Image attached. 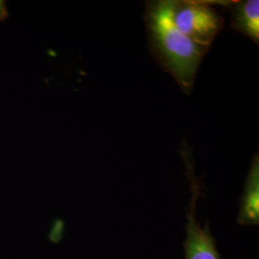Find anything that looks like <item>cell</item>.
Masks as SVG:
<instances>
[{"label":"cell","mask_w":259,"mask_h":259,"mask_svg":"<svg viewBox=\"0 0 259 259\" xmlns=\"http://www.w3.org/2000/svg\"><path fill=\"white\" fill-rule=\"evenodd\" d=\"M144 21L149 50L157 65L190 94L200 64L209 48L199 46L177 29L170 16V0L146 3Z\"/></svg>","instance_id":"obj_1"},{"label":"cell","mask_w":259,"mask_h":259,"mask_svg":"<svg viewBox=\"0 0 259 259\" xmlns=\"http://www.w3.org/2000/svg\"><path fill=\"white\" fill-rule=\"evenodd\" d=\"M170 16L183 35L207 48L224 27L222 16L209 1L170 0Z\"/></svg>","instance_id":"obj_2"},{"label":"cell","mask_w":259,"mask_h":259,"mask_svg":"<svg viewBox=\"0 0 259 259\" xmlns=\"http://www.w3.org/2000/svg\"><path fill=\"white\" fill-rule=\"evenodd\" d=\"M182 156L187 168V177L191 185V200L187 214L186 239L185 241V259H222L217 250L208 225L202 228L196 218V205L201 194L200 181L193 174V166L190 162L191 154L187 145L184 143Z\"/></svg>","instance_id":"obj_3"},{"label":"cell","mask_w":259,"mask_h":259,"mask_svg":"<svg viewBox=\"0 0 259 259\" xmlns=\"http://www.w3.org/2000/svg\"><path fill=\"white\" fill-rule=\"evenodd\" d=\"M232 13V27L259 45V1H222Z\"/></svg>","instance_id":"obj_4"},{"label":"cell","mask_w":259,"mask_h":259,"mask_svg":"<svg viewBox=\"0 0 259 259\" xmlns=\"http://www.w3.org/2000/svg\"><path fill=\"white\" fill-rule=\"evenodd\" d=\"M237 223L244 226L259 224V157L254 155L241 196Z\"/></svg>","instance_id":"obj_5"},{"label":"cell","mask_w":259,"mask_h":259,"mask_svg":"<svg viewBox=\"0 0 259 259\" xmlns=\"http://www.w3.org/2000/svg\"><path fill=\"white\" fill-rule=\"evenodd\" d=\"M8 17V11L6 8V4L4 1L0 0V20L6 19Z\"/></svg>","instance_id":"obj_6"}]
</instances>
